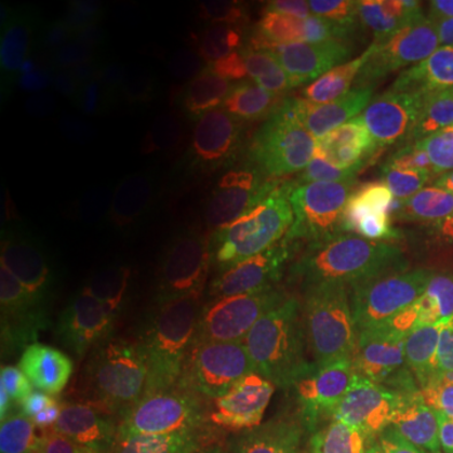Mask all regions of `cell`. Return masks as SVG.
<instances>
[{
    "instance_id": "24",
    "label": "cell",
    "mask_w": 453,
    "mask_h": 453,
    "mask_svg": "<svg viewBox=\"0 0 453 453\" xmlns=\"http://www.w3.org/2000/svg\"><path fill=\"white\" fill-rule=\"evenodd\" d=\"M443 211H446V217H449V219L453 222V196L449 199V204H446V210H443Z\"/></svg>"
},
{
    "instance_id": "14",
    "label": "cell",
    "mask_w": 453,
    "mask_h": 453,
    "mask_svg": "<svg viewBox=\"0 0 453 453\" xmlns=\"http://www.w3.org/2000/svg\"><path fill=\"white\" fill-rule=\"evenodd\" d=\"M116 257L131 277L151 288H177L192 277V257L184 247L149 229H127L116 240Z\"/></svg>"
},
{
    "instance_id": "7",
    "label": "cell",
    "mask_w": 453,
    "mask_h": 453,
    "mask_svg": "<svg viewBox=\"0 0 453 453\" xmlns=\"http://www.w3.org/2000/svg\"><path fill=\"white\" fill-rule=\"evenodd\" d=\"M388 101L413 129L453 113V49H421L386 68Z\"/></svg>"
},
{
    "instance_id": "25",
    "label": "cell",
    "mask_w": 453,
    "mask_h": 453,
    "mask_svg": "<svg viewBox=\"0 0 453 453\" xmlns=\"http://www.w3.org/2000/svg\"><path fill=\"white\" fill-rule=\"evenodd\" d=\"M451 453H453V451H451Z\"/></svg>"
},
{
    "instance_id": "15",
    "label": "cell",
    "mask_w": 453,
    "mask_h": 453,
    "mask_svg": "<svg viewBox=\"0 0 453 453\" xmlns=\"http://www.w3.org/2000/svg\"><path fill=\"white\" fill-rule=\"evenodd\" d=\"M146 71L149 65L121 35V38L104 41L86 50L79 73H76V91L96 101H106L109 106L134 86L146 81Z\"/></svg>"
},
{
    "instance_id": "16",
    "label": "cell",
    "mask_w": 453,
    "mask_h": 453,
    "mask_svg": "<svg viewBox=\"0 0 453 453\" xmlns=\"http://www.w3.org/2000/svg\"><path fill=\"white\" fill-rule=\"evenodd\" d=\"M252 146H255V131L244 129L240 124H217V127H207L202 134L195 159L202 166L204 177L210 179L214 195L222 199V204L237 187H242Z\"/></svg>"
},
{
    "instance_id": "6",
    "label": "cell",
    "mask_w": 453,
    "mask_h": 453,
    "mask_svg": "<svg viewBox=\"0 0 453 453\" xmlns=\"http://www.w3.org/2000/svg\"><path fill=\"white\" fill-rule=\"evenodd\" d=\"M244 195L259 211H290L312 189V157L300 136L285 129L255 131L252 157L244 169Z\"/></svg>"
},
{
    "instance_id": "10",
    "label": "cell",
    "mask_w": 453,
    "mask_h": 453,
    "mask_svg": "<svg viewBox=\"0 0 453 453\" xmlns=\"http://www.w3.org/2000/svg\"><path fill=\"white\" fill-rule=\"evenodd\" d=\"M196 116L192 101L142 81L124 96L111 101L101 113V134L109 142H139L154 131Z\"/></svg>"
},
{
    "instance_id": "22",
    "label": "cell",
    "mask_w": 453,
    "mask_h": 453,
    "mask_svg": "<svg viewBox=\"0 0 453 453\" xmlns=\"http://www.w3.org/2000/svg\"><path fill=\"white\" fill-rule=\"evenodd\" d=\"M144 16L157 20L162 28L174 33L184 43L196 46L202 41V35L207 31V8L196 0H146L139 3V8Z\"/></svg>"
},
{
    "instance_id": "19",
    "label": "cell",
    "mask_w": 453,
    "mask_h": 453,
    "mask_svg": "<svg viewBox=\"0 0 453 453\" xmlns=\"http://www.w3.org/2000/svg\"><path fill=\"white\" fill-rule=\"evenodd\" d=\"M104 169L109 172L116 189L136 196L146 204L151 202L164 174L139 142H109Z\"/></svg>"
},
{
    "instance_id": "8",
    "label": "cell",
    "mask_w": 453,
    "mask_h": 453,
    "mask_svg": "<svg viewBox=\"0 0 453 453\" xmlns=\"http://www.w3.org/2000/svg\"><path fill=\"white\" fill-rule=\"evenodd\" d=\"M226 380L214 368H199L179 375L157 393L151 418L166 438L195 441L204 434L217 436V426L225 405Z\"/></svg>"
},
{
    "instance_id": "1",
    "label": "cell",
    "mask_w": 453,
    "mask_h": 453,
    "mask_svg": "<svg viewBox=\"0 0 453 453\" xmlns=\"http://www.w3.org/2000/svg\"><path fill=\"white\" fill-rule=\"evenodd\" d=\"M76 31L64 13H35L3 46L0 73V146L3 189L11 195L18 177L33 169L50 124L64 113L71 88Z\"/></svg>"
},
{
    "instance_id": "17",
    "label": "cell",
    "mask_w": 453,
    "mask_h": 453,
    "mask_svg": "<svg viewBox=\"0 0 453 453\" xmlns=\"http://www.w3.org/2000/svg\"><path fill=\"white\" fill-rule=\"evenodd\" d=\"M116 202L106 187L98 184H79L61 195H56L49 204V219L64 234H94L111 222Z\"/></svg>"
},
{
    "instance_id": "5",
    "label": "cell",
    "mask_w": 453,
    "mask_h": 453,
    "mask_svg": "<svg viewBox=\"0 0 453 453\" xmlns=\"http://www.w3.org/2000/svg\"><path fill=\"white\" fill-rule=\"evenodd\" d=\"M371 250L353 225H325L310 234L280 290L282 310L353 305L371 282Z\"/></svg>"
},
{
    "instance_id": "20",
    "label": "cell",
    "mask_w": 453,
    "mask_h": 453,
    "mask_svg": "<svg viewBox=\"0 0 453 453\" xmlns=\"http://www.w3.org/2000/svg\"><path fill=\"white\" fill-rule=\"evenodd\" d=\"M146 81L192 101L199 94H204L211 83V61L199 50V46H189L149 65Z\"/></svg>"
},
{
    "instance_id": "13",
    "label": "cell",
    "mask_w": 453,
    "mask_h": 453,
    "mask_svg": "<svg viewBox=\"0 0 453 453\" xmlns=\"http://www.w3.org/2000/svg\"><path fill=\"white\" fill-rule=\"evenodd\" d=\"M219 207L222 199L214 195L210 179L204 177L195 157L189 162L166 169L149 202L154 217L172 229H195L207 225Z\"/></svg>"
},
{
    "instance_id": "4",
    "label": "cell",
    "mask_w": 453,
    "mask_h": 453,
    "mask_svg": "<svg viewBox=\"0 0 453 453\" xmlns=\"http://www.w3.org/2000/svg\"><path fill=\"white\" fill-rule=\"evenodd\" d=\"M453 196V159L413 139L393 157L372 164L353 195L356 214L378 237L395 240L405 229L446 210Z\"/></svg>"
},
{
    "instance_id": "9",
    "label": "cell",
    "mask_w": 453,
    "mask_h": 453,
    "mask_svg": "<svg viewBox=\"0 0 453 453\" xmlns=\"http://www.w3.org/2000/svg\"><path fill=\"white\" fill-rule=\"evenodd\" d=\"M408 124L388 98L360 96L342 106L333 121L335 144L357 162H383L413 139Z\"/></svg>"
},
{
    "instance_id": "12",
    "label": "cell",
    "mask_w": 453,
    "mask_h": 453,
    "mask_svg": "<svg viewBox=\"0 0 453 453\" xmlns=\"http://www.w3.org/2000/svg\"><path fill=\"white\" fill-rule=\"evenodd\" d=\"M109 139L101 131H79L71 127L64 113L46 131L33 169L49 181L86 184L106 164Z\"/></svg>"
},
{
    "instance_id": "23",
    "label": "cell",
    "mask_w": 453,
    "mask_h": 453,
    "mask_svg": "<svg viewBox=\"0 0 453 453\" xmlns=\"http://www.w3.org/2000/svg\"><path fill=\"white\" fill-rule=\"evenodd\" d=\"M416 139L421 144L431 146L438 154L453 159V113L441 116L436 121H431V124H426L421 129H416Z\"/></svg>"
},
{
    "instance_id": "2",
    "label": "cell",
    "mask_w": 453,
    "mask_h": 453,
    "mask_svg": "<svg viewBox=\"0 0 453 453\" xmlns=\"http://www.w3.org/2000/svg\"><path fill=\"white\" fill-rule=\"evenodd\" d=\"M312 393L310 353L300 342H273L229 372L217 438L226 453H273L297 428Z\"/></svg>"
},
{
    "instance_id": "21",
    "label": "cell",
    "mask_w": 453,
    "mask_h": 453,
    "mask_svg": "<svg viewBox=\"0 0 453 453\" xmlns=\"http://www.w3.org/2000/svg\"><path fill=\"white\" fill-rule=\"evenodd\" d=\"M204 129L207 127H202L196 121V116H192V119H184V121H177L172 127H164V129L149 134L144 139H139V144L144 146L151 162L157 164L162 172H166V169L189 162L195 157Z\"/></svg>"
},
{
    "instance_id": "18",
    "label": "cell",
    "mask_w": 453,
    "mask_h": 453,
    "mask_svg": "<svg viewBox=\"0 0 453 453\" xmlns=\"http://www.w3.org/2000/svg\"><path fill=\"white\" fill-rule=\"evenodd\" d=\"M395 33L421 49H453V0H408L393 11Z\"/></svg>"
},
{
    "instance_id": "3",
    "label": "cell",
    "mask_w": 453,
    "mask_h": 453,
    "mask_svg": "<svg viewBox=\"0 0 453 453\" xmlns=\"http://www.w3.org/2000/svg\"><path fill=\"white\" fill-rule=\"evenodd\" d=\"M375 310L383 330L408 342L453 327V222L446 214L393 240Z\"/></svg>"
},
{
    "instance_id": "11",
    "label": "cell",
    "mask_w": 453,
    "mask_h": 453,
    "mask_svg": "<svg viewBox=\"0 0 453 453\" xmlns=\"http://www.w3.org/2000/svg\"><path fill=\"white\" fill-rule=\"evenodd\" d=\"M405 438L413 453L453 451V345L413 393L405 413Z\"/></svg>"
}]
</instances>
